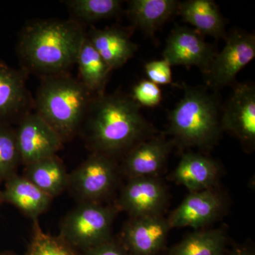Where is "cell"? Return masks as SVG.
I'll return each mask as SVG.
<instances>
[{
	"instance_id": "cell-1",
	"label": "cell",
	"mask_w": 255,
	"mask_h": 255,
	"mask_svg": "<svg viewBox=\"0 0 255 255\" xmlns=\"http://www.w3.org/2000/svg\"><path fill=\"white\" fill-rule=\"evenodd\" d=\"M82 125L93 152L112 157L155 132L140 112V106L131 96L122 93L95 97Z\"/></svg>"
},
{
	"instance_id": "cell-2",
	"label": "cell",
	"mask_w": 255,
	"mask_h": 255,
	"mask_svg": "<svg viewBox=\"0 0 255 255\" xmlns=\"http://www.w3.org/2000/svg\"><path fill=\"white\" fill-rule=\"evenodd\" d=\"M85 36L81 23L74 19L33 21L20 33L18 56L26 70L43 78L68 73Z\"/></svg>"
},
{
	"instance_id": "cell-3",
	"label": "cell",
	"mask_w": 255,
	"mask_h": 255,
	"mask_svg": "<svg viewBox=\"0 0 255 255\" xmlns=\"http://www.w3.org/2000/svg\"><path fill=\"white\" fill-rule=\"evenodd\" d=\"M95 96L68 73L44 77L33 106L64 141L81 129Z\"/></svg>"
},
{
	"instance_id": "cell-4",
	"label": "cell",
	"mask_w": 255,
	"mask_h": 255,
	"mask_svg": "<svg viewBox=\"0 0 255 255\" xmlns=\"http://www.w3.org/2000/svg\"><path fill=\"white\" fill-rule=\"evenodd\" d=\"M184 90L169 114V131L184 147L210 148L222 131L219 99L203 87L186 86Z\"/></svg>"
},
{
	"instance_id": "cell-5",
	"label": "cell",
	"mask_w": 255,
	"mask_h": 255,
	"mask_svg": "<svg viewBox=\"0 0 255 255\" xmlns=\"http://www.w3.org/2000/svg\"><path fill=\"white\" fill-rule=\"evenodd\" d=\"M117 210L101 203L81 202L64 218L60 236L82 253L110 241Z\"/></svg>"
},
{
	"instance_id": "cell-6",
	"label": "cell",
	"mask_w": 255,
	"mask_h": 255,
	"mask_svg": "<svg viewBox=\"0 0 255 255\" xmlns=\"http://www.w3.org/2000/svg\"><path fill=\"white\" fill-rule=\"evenodd\" d=\"M117 176L113 157L92 152L69 174L68 187L81 202L100 203L113 190Z\"/></svg>"
},
{
	"instance_id": "cell-7",
	"label": "cell",
	"mask_w": 255,
	"mask_h": 255,
	"mask_svg": "<svg viewBox=\"0 0 255 255\" xmlns=\"http://www.w3.org/2000/svg\"><path fill=\"white\" fill-rule=\"evenodd\" d=\"M226 46L216 54L208 73L207 82L213 88H222L234 82L238 73L255 57V36L235 31L226 36Z\"/></svg>"
},
{
	"instance_id": "cell-8",
	"label": "cell",
	"mask_w": 255,
	"mask_h": 255,
	"mask_svg": "<svg viewBox=\"0 0 255 255\" xmlns=\"http://www.w3.org/2000/svg\"><path fill=\"white\" fill-rule=\"evenodd\" d=\"M15 132L21 163L25 166L56 155L63 147L60 135L36 112L21 117Z\"/></svg>"
},
{
	"instance_id": "cell-9",
	"label": "cell",
	"mask_w": 255,
	"mask_h": 255,
	"mask_svg": "<svg viewBox=\"0 0 255 255\" xmlns=\"http://www.w3.org/2000/svg\"><path fill=\"white\" fill-rule=\"evenodd\" d=\"M167 201V189L158 177L132 178L121 191L117 207L130 218L158 216Z\"/></svg>"
},
{
	"instance_id": "cell-10",
	"label": "cell",
	"mask_w": 255,
	"mask_h": 255,
	"mask_svg": "<svg viewBox=\"0 0 255 255\" xmlns=\"http://www.w3.org/2000/svg\"><path fill=\"white\" fill-rule=\"evenodd\" d=\"M216 50L195 29L177 26L171 32L163 51V59L172 66H196L209 73Z\"/></svg>"
},
{
	"instance_id": "cell-11",
	"label": "cell",
	"mask_w": 255,
	"mask_h": 255,
	"mask_svg": "<svg viewBox=\"0 0 255 255\" xmlns=\"http://www.w3.org/2000/svg\"><path fill=\"white\" fill-rule=\"evenodd\" d=\"M221 116V128L233 133L248 147L255 142V88L251 84H238Z\"/></svg>"
},
{
	"instance_id": "cell-12",
	"label": "cell",
	"mask_w": 255,
	"mask_h": 255,
	"mask_svg": "<svg viewBox=\"0 0 255 255\" xmlns=\"http://www.w3.org/2000/svg\"><path fill=\"white\" fill-rule=\"evenodd\" d=\"M170 230L162 215L130 218L124 226L120 243L130 255H157Z\"/></svg>"
},
{
	"instance_id": "cell-13",
	"label": "cell",
	"mask_w": 255,
	"mask_h": 255,
	"mask_svg": "<svg viewBox=\"0 0 255 255\" xmlns=\"http://www.w3.org/2000/svg\"><path fill=\"white\" fill-rule=\"evenodd\" d=\"M224 208L223 196L215 189L190 192L167 218L169 227L198 229L212 223Z\"/></svg>"
},
{
	"instance_id": "cell-14",
	"label": "cell",
	"mask_w": 255,
	"mask_h": 255,
	"mask_svg": "<svg viewBox=\"0 0 255 255\" xmlns=\"http://www.w3.org/2000/svg\"><path fill=\"white\" fill-rule=\"evenodd\" d=\"M172 142L162 135L138 142L126 152L122 169L128 179L157 177L167 163Z\"/></svg>"
},
{
	"instance_id": "cell-15",
	"label": "cell",
	"mask_w": 255,
	"mask_h": 255,
	"mask_svg": "<svg viewBox=\"0 0 255 255\" xmlns=\"http://www.w3.org/2000/svg\"><path fill=\"white\" fill-rule=\"evenodd\" d=\"M33 101L28 92L24 70L0 63V124H9L31 112Z\"/></svg>"
},
{
	"instance_id": "cell-16",
	"label": "cell",
	"mask_w": 255,
	"mask_h": 255,
	"mask_svg": "<svg viewBox=\"0 0 255 255\" xmlns=\"http://www.w3.org/2000/svg\"><path fill=\"white\" fill-rule=\"evenodd\" d=\"M132 28L114 26L105 28L92 26L86 36L112 70L123 66L133 57L137 46L130 39Z\"/></svg>"
},
{
	"instance_id": "cell-17",
	"label": "cell",
	"mask_w": 255,
	"mask_h": 255,
	"mask_svg": "<svg viewBox=\"0 0 255 255\" xmlns=\"http://www.w3.org/2000/svg\"><path fill=\"white\" fill-rule=\"evenodd\" d=\"M219 176V166L214 159L200 153L189 152L183 155L172 173V179L190 192H196L214 189Z\"/></svg>"
},
{
	"instance_id": "cell-18",
	"label": "cell",
	"mask_w": 255,
	"mask_h": 255,
	"mask_svg": "<svg viewBox=\"0 0 255 255\" xmlns=\"http://www.w3.org/2000/svg\"><path fill=\"white\" fill-rule=\"evenodd\" d=\"M1 199L33 221L46 212L53 199L26 177L17 174L4 183Z\"/></svg>"
},
{
	"instance_id": "cell-19",
	"label": "cell",
	"mask_w": 255,
	"mask_h": 255,
	"mask_svg": "<svg viewBox=\"0 0 255 255\" xmlns=\"http://www.w3.org/2000/svg\"><path fill=\"white\" fill-rule=\"evenodd\" d=\"M178 13L203 36L226 39L224 20L217 5L211 0H188L179 3Z\"/></svg>"
},
{
	"instance_id": "cell-20",
	"label": "cell",
	"mask_w": 255,
	"mask_h": 255,
	"mask_svg": "<svg viewBox=\"0 0 255 255\" xmlns=\"http://www.w3.org/2000/svg\"><path fill=\"white\" fill-rule=\"evenodd\" d=\"M179 4L175 0H132L128 3V14L134 27L153 36L177 12Z\"/></svg>"
},
{
	"instance_id": "cell-21",
	"label": "cell",
	"mask_w": 255,
	"mask_h": 255,
	"mask_svg": "<svg viewBox=\"0 0 255 255\" xmlns=\"http://www.w3.org/2000/svg\"><path fill=\"white\" fill-rule=\"evenodd\" d=\"M25 167L23 177L52 199L60 195L68 187L69 174L57 155Z\"/></svg>"
},
{
	"instance_id": "cell-22",
	"label": "cell",
	"mask_w": 255,
	"mask_h": 255,
	"mask_svg": "<svg viewBox=\"0 0 255 255\" xmlns=\"http://www.w3.org/2000/svg\"><path fill=\"white\" fill-rule=\"evenodd\" d=\"M80 81L95 97L105 95L112 69L95 50L87 36L77 58Z\"/></svg>"
},
{
	"instance_id": "cell-23",
	"label": "cell",
	"mask_w": 255,
	"mask_h": 255,
	"mask_svg": "<svg viewBox=\"0 0 255 255\" xmlns=\"http://www.w3.org/2000/svg\"><path fill=\"white\" fill-rule=\"evenodd\" d=\"M227 238L219 229L191 233L175 245L169 255H223Z\"/></svg>"
},
{
	"instance_id": "cell-24",
	"label": "cell",
	"mask_w": 255,
	"mask_h": 255,
	"mask_svg": "<svg viewBox=\"0 0 255 255\" xmlns=\"http://www.w3.org/2000/svg\"><path fill=\"white\" fill-rule=\"evenodd\" d=\"M65 4L73 19L80 23L114 17L122 9L120 0H68Z\"/></svg>"
},
{
	"instance_id": "cell-25",
	"label": "cell",
	"mask_w": 255,
	"mask_h": 255,
	"mask_svg": "<svg viewBox=\"0 0 255 255\" xmlns=\"http://www.w3.org/2000/svg\"><path fill=\"white\" fill-rule=\"evenodd\" d=\"M24 255H81L63 238L45 233L34 220L31 241Z\"/></svg>"
},
{
	"instance_id": "cell-26",
	"label": "cell",
	"mask_w": 255,
	"mask_h": 255,
	"mask_svg": "<svg viewBox=\"0 0 255 255\" xmlns=\"http://www.w3.org/2000/svg\"><path fill=\"white\" fill-rule=\"evenodd\" d=\"M20 163L15 129L10 124H0V184L16 174Z\"/></svg>"
},
{
	"instance_id": "cell-27",
	"label": "cell",
	"mask_w": 255,
	"mask_h": 255,
	"mask_svg": "<svg viewBox=\"0 0 255 255\" xmlns=\"http://www.w3.org/2000/svg\"><path fill=\"white\" fill-rule=\"evenodd\" d=\"M130 96L140 107H157L162 99V91L158 85L149 80L137 82L132 88Z\"/></svg>"
},
{
	"instance_id": "cell-28",
	"label": "cell",
	"mask_w": 255,
	"mask_h": 255,
	"mask_svg": "<svg viewBox=\"0 0 255 255\" xmlns=\"http://www.w3.org/2000/svg\"><path fill=\"white\" fill-rule=\"evenodd\" d=\"M145 73L149 80L158 85H168L172 82L171 65L164 59L152 60L145 64Z\"/></svg>"
},
{
	"instance_id": "cell-29",
	"label": "cell",
	"mask_w": 255,
	"mask_h": 255,
	"mask_svg": "<svg viewBox=\"0 0 255 255\" xmlns=\"http://www.w3.org/2000/svg\"><path fill=\"white\" fill-rule=\"evenodd\" d=\"M81 255H130L121 244L111 239L110 241L90 248L81 253Z\"/></svg>"
},
{
	"instance_id": "cell-30",
	"label": "cell",
	"mask_w": 255,
	"mask_h": 255,
	"mask_svg": "<svg viewBox=\"0 0 255 255\" xmlns=\"http://www.w3.org/2000/svg\"><path fill=\"white\" fill-rule=\"evenodd\" d=\"M231 255H254L251 252L247 251L246 249H236L233 252Z\"/></svg>"
},
{
	"instance_id": "cell-31",
	"label": "cell",
	"mask_w": 255,
	"mask_h": 255,
	"mask_svg": "<svg viewBox=\"0 0 255 255\" xmlns=\"http://www.w3.org/2000/svg\"><path fill=\"white\" fill-rule=\"evenodd\" d=\"M0 255H17L15 254V253H13V252L4 251V252H1V253H0Z\"/></svg>"
},
{
	"instance_id": "cell-32",
	"label": "cell",
	"mask_w": 255,
	"mask_h": 255,
	"mask_svg": "<svg viewBox=\"0 0 255 255\" xmlns=\"http://www.w3.org/2000/svg\"><path fill=\"white\" fill-rule=\"evenodd\" d=\"M2 199H1V191H0V203H2Z\"/></svg>"
}]
</instances>
